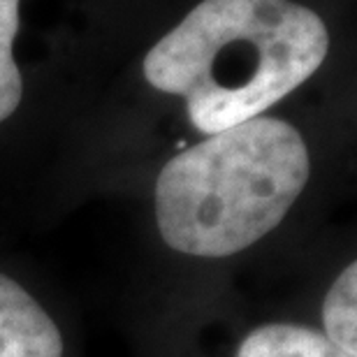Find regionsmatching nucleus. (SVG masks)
Wrapping results in <instances>:
<instances>
[{"label":"nucleus","mask_w":357,"mask_h":357,"mask_svg":"<svg viewBox=\"0 0 357 357\" xmlns=\"http://www.w3.org/2000/svg\"><path fill=\"white\" fill-rule=\"evenodd\" d=\"M0 357H63L52 316L12 278L0 274Z\"/></svg>","instance_id":"obj_3"},{"label":"nucleus","mask_w":357,"mask_h":357,"mask_svg":"<svg viewBox=\"0 0 357 357\" xmlns=\"http://www.w3.org/2000/svg\"><path fill=\"white\" fill-rule=\"evenodd\" d=\"M311 176L297 128L255 116L176 153L155 181V223L169 248L227 258L285 218Z\"/></svg>","instance_id":"obj_2"},{"label":"nucleus","mask_w":357,"mask_h":357,"mask_svg":"<svg viewBox=\"0 0 357 357\" xmlns=\"http://www.w3.org/2000/svg\"><path fill=\"white\" fill-rule=\"evenodd\" d=\"M237 357H355L311 327L271 323L241 341Z\"/></svg>","instance_id":"obj_4"},{"label":"nucleus","mask_w":357,"mask_h":357,"mask_svg":"<svg viewBox=\"0 0 357 357\" xmlns=\"http://www.w3.org/2000/svg\"><path fill=\"white\" fill-rule=\"evenodd\" d=\"M19 3L21 0H0V121L17 112L24 93V82L12 52L19 33Z\"/></svg>","instance_id":"obj_6"},{"label":"nucleus","mask_w":357,"mask_h":357,"mask_svg":"<svg viewBox=\"0 0 357 357\" xmlns=\"http://www.w3.org/2000/svg\"><path fill=\"white\" fill-rule=\"evenodd\" d=\"M327 52L325 21L295 0H202L144 56V79L183 98L190 123L216 135L262 116Z\"/></svg>","instance_id":"obj_1"},{"label":"nucleus","mask_w":357,"mask_h":357,"mask_svg":"<svg viewBox=\"0 0 357 357\" xmlns=\"http://www.w3.org/2000/svg\"><path fill=\"white\" fill-rule=\"evenodd\" d=\"M355 290H357V265L351 262V265L337 276V281L332 283V288L327 292L325 304H323V323L327 332L325 337L353 355L357 353Z\"/></svg>","instance_id":"obj_5"}]
</instances>
